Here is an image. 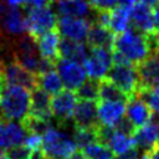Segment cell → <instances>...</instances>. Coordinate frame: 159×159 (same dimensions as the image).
<instances>
[{"label":"cell","instance_id":"cell-1","mask_svg":"<svg viewBox=\"0 0 159 159\" xmlns=\"http://www.w3.org/2000/svg\"><path fill=\"white\" fill-rule=\"evenodd\" d=\"M112 50L120 53L130 63L138 65L154 50V46L152 36H147L129 25L127 30L114 36Z\"/></svg>","mask_w":159,"mask_h":159},{"label":"cell","instance_id":"cell-2","mask_svg":"<svg viewBox=\"0 0 159 159\" xmlns=\"http://www.w3.org/2000/svg\"><path fill=\"white\" fill-rule=\"evenodd\" d=\"M30 92L22 86L5 84L0 96V114L6 120H21L29 112Z\"/></svg>","mask_w":159,"mask_h":159},{"label":"cell","instance_id":"cell-3","mask_svg":"<svg viewBox=\"0 0 159 159\" xmlns=\"http://www.w3.org/2000/svg\"><path fill=\"white\" fill-rule=\"evenodd\" d=\"M75 150L76 144L63 132L51 127L42 134L41 152L46 159H66Z\"/></svg>","mask_w":159,"mask_h":159},{"label":"cell","instance_id":"cell-4","mask_svg":"<svg viewBox=\"0 0 159 159\" xmlns=\"http://www.w3.org/2000/svg\"><path fill=\"white\" fill-rule=\"evenodd\" d=\"M56 22L57 17L50 5L39 9H29L25 15V32L36 40L43 32L55 29Z\"/></svg>","mask_w":159,"mask_h":159},{"label":"cell","instance_id":"cell-5","mask_svg":"<svg viewBox=\"0 0 159 159\" xmlns=\"http://www.w3.org/2000/svg\"><path fill=\"white\" fill-rule=\"evenodd\" d=\"M112 81L128 97L137 94L138 91V72L133 63H112L107 75L104 76Z\"/></svg>","mask_w":159,"mask_h":159},{"label":"cell","instance_id":"cell-6","mask_svg":"<svg viewBox=\"0 0 159 159\" xmlns=\"http://www.w3.org/2000/svg\"><path fill=\"white\" fill-rule=\"evenodd\" d=\"M25 32V16L17 6H10L0 0V36L10 40Z\"/></svg>","mask_w":159,"mask_h":159},{"label":"cell","instance_id":"cell-7","mask_svg":"<svg viewBox=\"0 0 159 159\" xmlns=\"http://www.w3.org/2000/svg\"><path fill=\"white\" fill-rule=\"evenodd\" d=\"M1 73L5 84H17L31 91L37 87V75L26 70L21 63L10 58L1 67Z\"/></svg>","mask_w":159,"mask_h":159},{"label":"cell","instance_id":"cell-8","mask_svg":"<svg viewBox=\"0 0 159 159\" xmlns=\"http://www.w3.org/2000/svg\"><path fill=\"white\" fill-rule=\"evenodd\" d=\"M76 102L77 96L71 89H62L53 94V98L51 99V112L60 127L67 125L72 118Z\"/></svg>","mask_w":159,"mask_h":159},{"label":"cell","instance_id":"cell-9","mask_svg":"<svg viewBox=\"0 0 159 159\" xmlns=\"http://www.w3.org/2000/svg\"><path fill=\"white\" fill-rule=\"evenodd\" d=\"M112 63V51L101 47H92L91 55L86 57L82 65L89 78L101 80L107 75Z\"/></svg>","mask_w":159,"mask_h":159},{"label":"cell","instance_id":"cell-10","mask_svg":"<svg viewBox=\"0 0 159 159\" xmlns=\"http://www.w3.org/2000/svg\"><path fill=\"white\" fill-rule=\"evenodd\" d=\"M135 67L139 81L138 89L159 87V50L154 48Z\"/></svg>","mask_w":159,"mask_h":159},{"label":"cell","instance_id":"cell-11","mask_svg":"<svg viewBox=\"0 0 159 159\" xmlns=\"http://www.w3.org/2000/svg\"><path fill=\"white\" fill-rule=\"evenodd\" d=\"M89 26H91V20L83 17L65 16V15H61L56 22V29L63 37L81 42L86 39Z\"/></svg>","mask_w":159,"mask_h":159},{"label":"cell","instance_id":"cell-12","mask_svg":"<svg viewBox=\"0 0 159 159\" xmlns=\"http://www.w3.org/2000/svg\"><path fill=\"white\" fill-rule=\"evenodd\" d=\"M56 67L62 80V83L63 86H66L67 89L76 91L86 80V71L83 66L76 61L58 58L56 62Z\"/></svg>","mask_w":159,"mask_h":159},{"label":"cell","instance_id":"cell-13","mask_svg":"<svg viewBox=\"0 0 159 159\" xmlns=\"http://www.w3.org/2000/svg\"><path fill=\"white\" fill-rule=\"evenodd\" d=\"M129 17H130V26L137 31L147 36H153L157 32L153 21V11L148 5L137 1L130 9Z\"/></svg>","mask_w":159,"mask_h":159},{"label":"cell","instance_id":"cell-14","mask_svg":"<svg viewBox=\"0 0 159 159\" xmlns=\"http://www.w3.org/2000/svg\"><path fill=\"white\" fill-rule=\"evenodd\" d=\"M125 113L128 119L135 125V128L144 125L153 116L149 106L138 94L128 97V101L125 103Z\"/></svg>","mask_w":159,"mask_h":159},{"label":"cell","instance_id":"cell-15","mask_svg":"<svg viewBox=\"0 0 159 159\" xmlns=\"http://www.w3.org/2000/svg\"><path fill=\"white\" fill-rule=\"evenodd\" d=\"M73 122L80 127H96L99 120L97 116V101L80 99L73 109Z\"/></svg>","mask_w":159,"mask_h":159},{"label":"cell","instance_id":"cell-16","mask_svg":"<svg viewBox=\"0 0 159 159\" xmlns=\"http://www.w3.org/2000/svg\"><path fill=\"white\" fill-rule=\"evenodd\" d=\"M26 133L21 124L0 118V148L6 149L12 145L22 144Z\"/></svg>","mask_w":159,"mask_h":159},{"label":"cell","instance_id":"cell-17","mask_svg":"<svg viewBox=\"0 0 159 159\" xmlns=\"http://www.w3.org/2000/svg\"><path fill=\"white\" fill-rule=\"evenodd\" d=\"M31 91L32 92L30 96V107L27 114L51 120L52 112H51V98L48 93L45 92L39 86Z\"/></svg>","mask_w":159,"mask_h":159},{"label":"cell","instance_id":"cell-18","mask_svg":"<svg viewBox=\"0 0 159 159\" xmlns=\"http://www.w3.org/2000/svg\"><path fill=\"white\" fill-rule=\"evenodd\" d=\"M37 50L41 57L50 61L57 62L58 57V43H60V32L58 30L51 29L36 39Z\"/></svg>","mask_w":159,"mask_h":159},{"label":"cell","instance_id":"cell-19","mask_svg":"<svg viewBox=\"0 0 159 159\" xmlns=\"http://www.w3.org/2000/svg\"><path fill=\"white\" fill-rule=\"evenodd\" d=\"M125 114V103L117 101H102L97 106L98 120L102 124L114 127L116 123Z\"/></svg>","mask_w":159,"mask_h":159},{"label":"cell","instance_id":"cell-20","mask_svg":"<svg viewBox=\"0 0 159 159\" xmlns=\"http://www.w3.org/2000/svg\"><path fill=\"white\" fill-rule=\"evenodd\" d=\"M114 36L116 35L108 27L91 22L86 40H87V45L91 48L92 47H101V48H106V50L112 51Z\"/></svg>","mask_w":159,"mask_h":159},{"label":"cell","instance_id":"cell-21","mask_svg":"<svg viewBox=\"0 0 159 159\" xmlns=\"http://www.w3.org/2000/svg\"><path fill=\"white\" fill-rule=\"evenodd\" d=\"M86 46L81 41H75L70 39H62L58 43V57L66 58L71 61H76L78 63H83L87 57Z\"/></svg>","mask_w":159,"mask_h":159},{"label":"cell","instance_id":"cell-22","mask_svg":"<svg viewBox=\"0 0 159 159\" xmlns=\"http://www.w3.org/2000/svg\"><path fill=\"white\" fill-rule=\"evenodd\" d=\"M91 6L83 0H58L57 12L65 16L84 17L89 15Z\"/></svg>","mask_w":159,"mask_h":159},{"label":"cell","instance_id":"cell-23","mask_svg":"<svg viewBox=\"0 0 159 159\" xmlns=\"http://www.w3.org/2000/svg\"><path fill=\"white\" fill-rule=\"evenodd\" d=\"M98 93L102 101H117L127 103L128 96L107 77L98 80Z\"/></svg>","mask_w":159,"mask_h":159},{"label":"cell","instance_id":"cell-24","mask_svg":"<svg viewBox=\"0 0 159 159\" xmlns=\"http://www.w3.org/2000/svg\"><path fill=\"white\" fill-rule=\"evenodd\" d=\"M109 14H111L109 15V30L114 35H118L129 27V25H130V17H129L130 10L116 6V7L111 9Z\"/></svg>","mask_w":159,"mask_h":159},{"label":"cell","instance_id":"cell-25","mask_svg":"<svg viewBox=\"0 0 159 159\" xmlns=\"http://www.w3.org/2000/svg\"><path fill=\"white\" fill-rule=\"evenodd\" d=\"M37 86L48 94H56L63 88L62 80L60 75L55 71V68L37 75Z\"/></svg>","mask_w":159,"mask_h":159},{"label":"cell","instance_id":"cell-26","mask_svg":"<svg viewBox=\"0 0 159 159\" xmlns=\"http://www.w3.org/2000/svg\"><path fill=\"white\" fill-rule=\"evenodd\" d=\"M112 152L113 154L118 155L125 150H128L129 148L134 147L135 145V142L133 139V137H129V135H125L123 134L122 132L114 129V132L112 133V135L109 137L107 144H106Z\"/></svg>","mask_w":159,"mask_h":159},{"label":"cell","instance_id":"cell-27","mask_svg":"<svg viewBox=\"0 0 159 159\" xmlns=\"http://www.w3.org/2000/svg\"><path fill=\"white\" fill-rule=\"evenodd\" d=\"M96 127H80V125L75 127V129H73V143L76 144V148L83 149L88 144L98 142Z\"/></svg>","mask_w":159,"mask_h":159},{"label":"cell","instance_id":"cell-28","mask_svg":"<svg viewBox=\"0 0 159 159\" xmlns=\"http://www.w3.org/2000/svg\"><path fill=\"white\" fill-rule=\"evenodd\" d=\"M21 125L25 128L27 133H37V134H43L48 128H51V120L48 119H42L31 114H26L21 119Z\"/></svg>","mask_w":159,"mask_h":159},{"label":"cell","instance_id":"cell-29","mask_svg":"<svg viewBox=\"0 0 159 159\" xmlns=\"http://www.w3.org/2000/svg\"><path fill=\"white\" fill-rule=\"evenodd\" d=\"M83 153L87 159H114L113 152L101 142L88 144L83 148Z\"/></svg>","mask_w":159,"mask_h":159},{"label":"cell","instance_id":"cell-30","mask_svg":"<svg viewBox=\"0 0 159 159\" xmlns=\"http://www.w3.org/2000/svg\"><path fill=\"white\" fill-rule=\"evenodd\" d=\"M76 96L78 99H89V101H98L99 93H98V80L89 78L84 80L81 86L76 89Z\"/></svg>","mask_w":159,"mask_h":159},{"label":"cell","instance_id":"cell-31","mask_svg":"<svg viewBox=\"0 0 159 159\" xmlns=\"http://www.w3.org/2000/svg\"><path fill=\"white\" fill-rule=\"evenodd\" d=\"M137 94L149 106L153 114L159 118V87L153 88H140Z\"/></svg>","mask_w":159,"mask_h":159},{"label":"cell","instance_id":"cell-32","mask_svg":"<svg viewBox=\"0 0 159 159\" xmlns=\"http://www.w3.org/2000/svg\"><path fill=\"white\" fill-rule=\"evenodd\" d=\"M5 153L10 159H30L34 150L27 148L25 144H17L7 148Z\"/></svg>","mask_w":159,"mask_h":159},{"label":"cell","instance_id":"cell-33","mask_svg":"<svg viewBox=\"0 0 159 159\" xmlns=\"http://www.w3.org/2000/svg\"><path fill=\"white\" fill-rule=\"evenodd\" d=\"M114 128H116L117 130L122 132L123 134L129 135V137H133V134H134V132H135V129H137L135 125L128 119V117H124V116L116 123Z\"/></svg>","mask_w":159,"mask_h":159},{"label":"cell","instance_id":"cell-34","mask_svg":"<svg viewBox=\"0 0 159 159\" xmlns=\"http://www.w3.org/2000/svg\"><path fill=\"white\" fill-rule=\"evenodd\" d=\"M22 144H25L31 150H39V149H41L42 135L37 134V133H26Z\"/></svg>","mask_w":159,"mask_h":159},{"label":"cell","instance_id":"cell-35","mask_svg":"<svg viewBox=\"0 0 159 159\" xmlns=\"http://www.w3.org/2000/svg\"><path fill=\"white\" fill-rule=\"evenodd\" d=\"M117 0H89V6L94 11L99 10H111L116 6Z\"/></svg>","mask_w":159,"mask_h":159},{"label":"cell","instance_id":"cell-36","mask_svg":"<svg viewBox=\"0 0 159 159\" xmlns=\"http://www.w3.org/2000/svg\"><path fill=\"white\" fill-rule=\"evenodd\" d=\"M140 155H139V148L137 145L129 148L128 150L118 154L117 157H114V159H139Z\"/></svg>","mask_w":159,"mask_h":159},{"label":"cell","instance_id":"cell-37","mask_svg":"<svg viewBox=\"0 0 159 159\" xmlns=\"http://www.w3.org/2000/svg\"><path fill=\"white\" fill-rule=\"evenodd\" d=\"M46 5H48L47 0H25L22 7L25 10H29V9H39V7H42Z\"/></svg>","mask_w":159,"mask_h":159},{"label":"cell","instance_id":"cell-38","mask_svg":"<svg viewBox=\"0 0 159 159\" xmlns=\"http://www.w3.org/2000/svg\"><path fill=\"white\" fill-rule=\"evenodd\" d=\"M135 2H137V0H117L116 5L119 7H124V9L130 10Z\"/></svg>","mask_w":159,"mask_h":159},{"label":"cell","instance_id":"cell-39","mask_svg":"<svg viewBox=\"0 0 159 159\" xmlns=\"http://www.w3.org/2000/svg\"><path fill=\"white\" fill-rule=\"evenodd\" d=\"M148 154L149 159H159V144L157 143L152 149H149L148 152H144Z\"/></svg>","mask_w":159,"mask_h":159},{"label":"cell","instance_id":"cell-40","mask_svg":"<svg viewBox=\"0 0 159 159\" xmlns=\"http://www.w3.org/2000/svg\"><path fill=\"white\" fill-rule=\"evenodd\" d=\"M153 21H154L155 31H159V6L154 7V11H153Z\"/></svg>","mask_w":159,"mask_h":159},{"label":"cell","instance_id":"cell-41","mask_svg":"<svg viewBox=\"0 0 159 159\" xmlns=\"http://www.w3.org/2000/svg\"><path fill=\"white\" fill-rule=\"evenodd\" d=\"M66 159H87L84 153L81 152V150H75L73 153H71Z\"/></svg>","mask_w":159,"mask_h":159},{"label":"cell","instance_id":"cell-42","mask_svg":"<svg viewBox=\"0 0 159 159\" xmlns=\"http://www.w3.org/2000/svg\"><path fill=\"white\" fill-rule=\"evenodd\" d=\"M138 1H140V2H143V4H145V5H148L150 9H154V7L159 6V0H138Z\"/></svg>","mask_w":159,"mask_h":159},{"label":"cell","instance_id":"cell-43","mask_svg":"<svg viewBox=\"0 0 159 159\" xmlns=\"http://www.w3.org/2000/svg\"><path fill=\"white\" fill-rule=\"evenodd\" d=\"M1 40H2V37L0 36V67L5 63V48H4V45H2V42H1Z\"/></svg>","mask_w":159,"mask_h":159},{"label":"cell","instance_id":"cell-44","mask_svg":"<svg viewBox=\"0 0 159 159\" xmlns=\"http://www.w3.org/2000/svg\"><path fill=\"white\" fill-rule=\"evenodd\" d=\"M152 41H153V46H154V48L159 50V31H157V32L152 36Z\"/></svg>","mask_w":159,"mask_h":159},{"label":"cell","instance_id":"cell-45","mask_svg":"<svg viewBox=\"0 0 159 159\" xmlns=\"http://www.w3.org/2000/svg\"><path fill=\"white\" fill-rule=\"evenodd\" d=\"M30 159H46V158H45V155L42 154L41 149H39V150H34V153H32V155H31Z\"/></svg>","mask_w":159,"mask_h":159},{"label":"cell","instance_id":"cell-46","mask_svg":"<svg viewBox=\"0 0 159 159\" xmlns=\"http://www.w3.org/2000/svg\"><path fill=\"white\" fill-rule=\"evenodd\" d=\"M6 2L10 5V6H22L25 0H6Z\"/></svg>","mask_w":159,"mask_h":159},{"label":"cell","instance_id":"cell-47","mask_svg":"<svg viewBox=\"0 0 159 159\" xmlns=\"http://www.w3.org/2000/svg\"><path fill=\"white\" fill-rule=\"evenodd\" d=\"M0 159H10V158L6 155V153L4 152L2 148H0Z\"/></svg>","mask_w":159,"mask_h":159},{"label":"cell","instance_id":"cell-48","mask_svg":"<svg viewBox=\"0 0 159 159\" xmlns=\"http://www.w3.org/2000/svg\"><path fill=\"white\" fill-rule=\"evenodd\" d=\"M139 159H149V157H148V154H147V153H144Z\"/></svg>","mask_w":159,"mask_h":159},{"label":"cell","instance_id":"cell-49","mask_svg":"<svg viewBox=\"0 0 159 159\" xmlns=\"http://www.w3.org/2000/svg\"><path fill=\"white\" fill-rule=\"evenodd\" d=\"M48 2H52V1H58V0H47Z\"/></svg>","mask_w":159,"mask_h":159},{"label":"cell","instance_id":"cell-50","mask_svg":"<svg viewBox=\"0 0 159 159\" xmlns=\"http://www.w3.org/2000/svg\"><path fill=\"white\" fill-rule=\"evenodd\" d=\"M0 118H2V117H1V114H0Z\"/></svg>","mask_w":159,"mask_h":159},{"label":"cell","instance_id":"cell-51","mask_svg":"<svg viewBox=\"0 0 159 159\" xmlns=\"http://www.w3.org/2000/svg\"><path fill=\"white\" fill-rule=\"evenodd\" d=\"M0 96H1V93H0Z\"/></svg>","mask_w":159,"mask_h":159}]
</instances>
